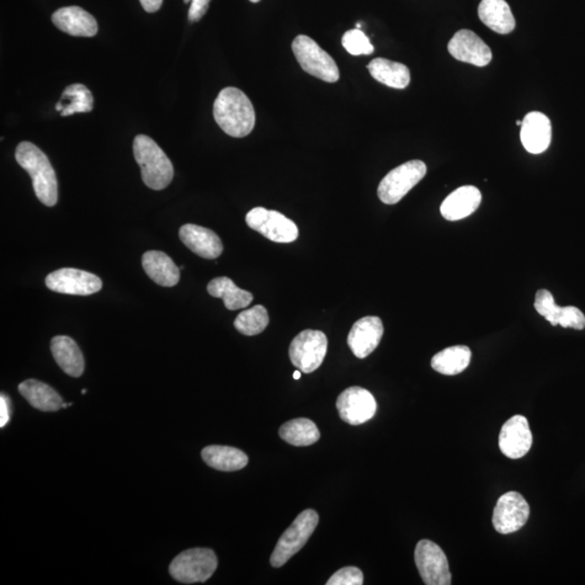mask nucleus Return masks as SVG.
<instances>
[{
  "instance_id": "nucleus-1",
  "label": "nucleus",
  "mask_w": 585,
  "mask_h": 585,
  "mask_svg": "<svg viewBox=\"0 0 585 585\" xmlns=\"http://www.w3.org/2000/svg\"><path fill=\"white\" fill-rule=\"evenodd\" d=\"M216 123L227 135L234 138L247 137L254 130L256 114L251 100L242 90L222 89L214 104Z\"/></svg>"
},
{
  "instance_id": "nucleus-2",
  "label": "nucleus",
  "mask_w": 585,
  "mask_h": 585,
  "mask_svg": "<svg viewBox=\"0 0 585 585\" xmlns=\"http://www.w3.org/2000/svg\"><path fill=\"white\" fill-rule=\"evenodd\" d=\"M15 159L31 176L37 199L46 206H55L58 202L57 176L46 154L33 143L23 141L15 150Z\"/></svg>"
},
{
  "instance_id": "nucleus-3",
  "label": "nucleus",
  "mask_w": 585,
  "mask_h": 585,
  "mask_svg": "<svg viewBox=\"0 0 585 585\" xmlns=\"http://www.w3.org/2000/svg\"><path fill=\"white\" fill-rule=\"evenodd\" d=\"M134 156L147 187L157 191L168 187L174 178L173 164L156 141L146 135H138L134 140Z\"/></svg>"
},
{
  "instance_id": "nucleus-4",
  "label": "nucleus",
  "mask_w": 585,
  "mask_h": 585,
  "mask_svg": "<svg viewBox=\"0 0 585 585\" xmlns=\"http://www.w3.org/2000/svg\"><path fill=\"white\" fill-rule=\"evenodd\" d=\"M218 566L214 551L196 547L180 553L169 566V573L176 581L193 584L205 582L216 572Z\"/></svg>"
},
{
  "instance_id": "nucleus-5",
  "label": "nucleus",
  "mask_w": 585,
  "mask_h": 585,
  "mask_svg": "<svg viewBox=\"0 0 585 585\" xmlns=\"http://www.w3.org/2000/svg\"><path fill=\"white\" fill-rule=\"evenodd\" d=\"M318 524L319 515L316 510L306 509L297 516L294 523L286 529L276 544L270 558L271 566L279 568L285 565L296 553L305 546Z\"/></svg>"
},
{
  "instance_id": "nucleus-6",
  "label": "nucleus",
  "mask_w": 585,
  "mask_h": 585,
  "mask_svg": "<svg viewBox=\"0 0 585 585\" xmlns=\"http://www.w3.org/2000/svg\"><path fill=\"white\" fill-rule=\"evenodd\" d=\"M292 52L302 70L327 83H337L339 70L334 58L315 40L306 35L297 36L292 44Z\"/></svg>"
},
{
  "instance_id": "nucleus-7",
  "label": "nucleus",
  "mask_w": 585,
  "mask_h": 585,
  "mask_svg": "<svg viewBox=\"0 0 585 585\" xmlns=\"http://www.w3.org/2000/svg\"><path fill=\"white\" fill-rule=\"evenodd\" d=\"M428 167L424 162L414 159L392 169L382 180L377 194L382 203L397 204L409 194L427 175Z\"/></svg>"
},
{
  "instance_id": "nucleus-8",
  "label": "nucleus",
  "mask_w": 585,
  "mask_h": 585,
  "mask_svg": "<svg viewBox=\"0 0 585 585\" xmlns=\"http://www.w3.org/2000/svg\"><path fill=\"white\" fill-rule=\"evenodd\" d=\"M328 351L326 334L315 329H305L292 340L290 359L302 374H312L323 363Z\"/></svg>"
},
{
  "instance_id": "nucleus-9",
  "label": "nucleus",
  "mask_w": 585,
  "mask_h": 585,
  "mask_svg": "<svg viewBox=\"0 0 585 585\" xmlns=\"http://www.w3.org/2000/svg\"><path fill=\"white\" fill-rule=\"evenodd\" d=\"M248 226L275 243H292L299 238L294 221L276 211L256 207L247 215Z\"/></svg>"
},
{
  "instance_id": "nucleus-10",
  "label": "nucleus",
  "mask_w": 585,
  "mask_h": 585,
  "mask_svg": "<svg viewBox=\"0 0 585 585\" xmlns=\"http://www.w3.org/2000/svg\"><path fill=\"white\" fill-rule=\"evenodd\" d=\"M419 576L428 585L451 584L449 562L445 552L433 541L421 540L414 552Z\"/></svg>"
},
{
  "instance_id": "nucleus-11",
  "label": "nucleus",
  "mask_w": 585,
  "mask_h": 585,
  "mask_svg": "<svg viewBox=\"0 0 585 585\" xmlns=\"http://www.w3.org/2000/svg\"><path fill=\"white\" fill-rule=\"evenodd\" d=\"M530 515L528 502L520 493L510 491L498 500L492 524L499 534L509 535L523 528Z\"/></svg>"
},
{
  "instance_id": "nucleus-12",
  "label": "nucleus",
  "mask_w": 585,
  "mask_h": 585,
  "mask_svg": "<svg viewBox=\"0 0 585 585\" xmlns=\"http://www.w3.org/2000/svg\"><path fill=\"white\" fill-rule=\"evenodd\" d=\"M46 286L60 294L88 296L103 289V281L87 271L63 268L47 275Z\"/></svg>"
},
{
  "instance_id": "nucleus-13",
  "label": "nucleus",
  "mask_w": 585,
  "mask_h": 585,
  "mask_svg": "<svg viewBox=\"0 0 585 585\" xmlns=\"http://www.w3.org/2000/svg\"><path fill=\"white\" fill-rule=\"evenodd\" d=\"M337 408L340 418L356 427L374 418L377 403L369 391L361 387H350L338 396Z\"/></svg>"
},
{
  "instance_id": "nucleus-14",
  "label": "nucleus",
  "mask_w": 585,
  "mask_h": 585,
  "mask_svg": "<svg viewBox=\"0 0 585 585\" xmlns=\"http://www.w3.org/2000/svg\"><path fill=\"white\" fill-rule=\"evenodd\" d=\"M448 50L456 60L476 67H486L492 60L490 48L470 30L456 32L449 41Z\"/></svg>"
},
{
  "instance_id": "nucleus-15",
  "label": "nucleus",
  "mask_w": 585,
  "mask_h": 585,
  "mask_svg": "<svg viewBox=\"0 0 585 585\" xmlns=\"http://www.w3.org/2000/svg\"><path fill=\"white\" fill-rule=\"evenodd\" d=\"M533 446V434L528 419L523 416L510 418L499 436L500 450L508 459L518 460L528 454Z\"/></svg>"
},
{
  "instance_id": "nucleus-16",
  "label": "nucleus",
  "mask_w": 585,
  "mask_h": 585,
  "mask_svg": "<svg viewBox=\"0 0 585 585\" xmlns=\"http://www.w3.org/2000/svg\"><path fill=\"white\" fill-rule=\"evenodd\" d=\"M535 308L539 315L544 317L553 327L561 326L574 329L585 328L584 313L577 307L556 305L554 297L547 290L536 292Z\"/></svg>"
},
{
  "instance_id": "nucleus-17",
  "label": "nucleus",
  "mask_w": 585,
  "mask_h": 585,
  "mask_svg": "<svg viewBox=\"0 0 585 585\" xmlns=\"http://www.w3.org/2000/svg\"><path fill=\"white\" fill-rule=\"evenodd\" d=\"M384 326L379 317H364L356 322L348 335V346L356 357H368L380 345Z\"/></svg>"
},
{
  "instance_id": "nucleus-18",
  "label": "nucleus",
  "mask_w": 585,
  "mask_h": 585,
  "mask_svg": "<svg viewBox=\"0 0 585 585\" xmlns=\"http://www.w3.org/2000/svg\"><path fill=\"white\" fill-rule=\"evenodd\" d=\"M520 140L531 154L544 153L552 140V124L549 117L541 112H530L521 124Z\"/></svg>"
},
{
  "instance_id": "nucleus-19",
  "label": "nucleus",
  "mask_w": 585,
  "mask_h": 585,
  "mask_svg": "<svg viewBox=\"0 0 585 585\" xmlns=\"http://www.w3.org/2000/svg\"><path fill=\"white\" fill-rule=\"evenodd\" d=\"M179 238L185 247L202 258L215 259L222 254L220 238L210 229L187 223L180 228Z\"/></svg>"
},
{
  "instance_id": "nucleus-20",
  "label": "nucleus",
  "mask_w": 585,
  "mask_h": 585,
  "mask_svg": "<svg viewBox=\"0 0 585 585\" xmlns=\"http://www.w3.org/2000/svg\"><path fill=\"white\" fill-rule=\"evenodd\" d=\"M52 22L65 33L77 37H93L98 33L97 21L81 7L71 6L57 10Z\"/></svg>"
},
{
  "instance_id": "nucleus-21",
  "label": "nucleus",
  "mask_w": 585,
  "mask_h": 585,
  "mask_svg": "<svg viewBox=\"0 0 585 585\" xmlns=\"http://www.w3.org/2000/svg\"><path fill=\"white\" fill-rule=\"evenodd\" d=\"M481 203V191L474 185H464L448 195L441 204L440 212L446 220L456 221L472 215Z\"/></svg>"
},
{
  "instance_id": "nucleus-22",
  "label": "nucleus",
  "mask_w": 585,
  "mask_h": 585,
  "mask_svg": "<svg viewBox=\"0 0 585 585\" xmlns=\"http://www.w3.org/2000/svg\"><path fill=\"white\" fill-rule=\"evenodd\" d=\"M50 349L57 364L65 374L72 377H79L84 374V356L74 339L63 335L53 338Z\"/></svg>"
},
{
  "instance_id": "nucleus-23",
  "label": "nucleus",
  "mask_w": 585,
  "mask_h": 585,
  "mask_svg": "<svg viewBox=\"0 0 585 585\" xmlns=\"http://www.w3.org/2000/svg\"><path fill=\"white\" fill-rule=\"evenodd\" d=\"M142 266L148 278L164 287H173L180 280V268L168 255L148 251L142 256Z\"/></svg>"
},
{
  "instance_id": "nucleus-24",
  "label": "nucleus",
  "mask_w": 585,
  "mask_h": 585,
  "mask_svg": "<svg viewBox=\"0 0 585 585\" xmlns=\"http://www.w3.org/2000/svg\"><path fill=\"white\" fill-rule=\"evenodd\" d=\"M482 22L499 34H509L515 29L516 21L505 0H482L478 7Z\"/></svg>"
},
{
  "instance_id": "nucleus-25",
  "label": "nucleus",
  "mask_w": 585,
  "mask_h": 585,
  "mask_svg": "<svg viewBox=\"0 0 585 585\" xmlns=\"http://www.w3.org/2000/svg\"><path fill=\"white\" fill-rule=\"evenodd\" d=\"M19 392L32 407L42 412H56L62 408V397L50 385L37 380H26Z\"/></svg>"
},
{
  "instance_id": "nucleus-26",
  "label": "nucleus",
  "mask_w": 585,
  "mask_h": 585,
  "mask_svg": "<svg viewBox=\"0 0 585 585\" xmlns=\"http://www.w3.org/2000/svg\"><path fill=\"white\" fill-rule=\"evenodd\" d=\"M207 465L221 472H236L248 464V456L240 449L227 446H209L202 451Z\"/></svg>"
},
{
  "instance_id": "nucleus-27",
  "label": "nucleus",
  "mask_w": 585,
  "mask_h": 585,
  "mask_svg": "<svg viewBox=\"0 0 585 585\" xmlns=\"http://www.w3.org/2000/svg\"><path fill=\"white\" fill-rule=\"evenodd\" d=\"M368 70L375 81L386 85L388 87L404 89L411 81L407 66L387 60V58H374L369 63Z\"/></svg>"
},
{
  "instance_id": "nucleus-28",
  "label": "nucleus",
  "mask_w": 585,
  "mask_h": 585,
  "mask_svg": "<svg viewBox=\"0 0 585 585\" xmlns=\"http://www.w3.org/2000/svg\"><path fill=\"white\" fill-rule=\"evenodd\" d=\"M207 292L216 299H222L228 310H243V308L251 305L253 302L252 292L238 289L234 282L227 276L212 280L207 285Z\"/></svg>"
},
{
  "instance_id": "nucleus-29",
  "label": "nucleus",
  "mask_w": 585,
  "mask_h": 585,
  "mask_svg": "<svg viewBox=\"0 0 585 585\" xmlns=\"http://www.w3.org/2000/svg\"><path fill=\"white\" fill-rule=\"evenodd\" d=\"M471 358V349L467 346H454L436 354L432 359V366L440 374L456 375L470 365Z\"/></svg>"
},
{
  "instance_id": "nucleus-30",
  "label": "nucleus",
  "mask_w": 585,
  "mask_h": 585,
  "mask_svg": "<svg viewBox=\"0 0 585 585\" xmlns=\"http://www.w3.org/2000/svg\"><path fill=\"white\" fill-rule=\"evenodd\" d=\"M94 98L90 90L83 84H73L65 89L56 110L61 116L88 113L93 111Z\"/></svg>"
},
{
  "instance_id": "nucleus-31",
  "label": "nucleus",
  "mask_w": 585,
  "mask_h": 585,
  "mask_svg": "<svg viewBox=\"0 0 585 585\" xmlns=\"http://www.w3.org/2000/svg\"><path fill=\"white\" fill-rule=\"evenodd\" d=\"M280 437L295 446H307L320 439L317 425L310 418H295L282 425Z\"/></svg>"
},
{
  "instance_id": "nucleus-32",
  "label": "nucleus",
  "mask_w": 585,
  "mask_h": 585,
  "mask_svg": "<svg viewBox=\"0 0 585 585\" xmlns=\"http://www.w3.org/2000/svg\"><path fill=\"white\" fill-rule=\"evenodd\" d=\"M269 324L268 311L264 306H255L244 310L234 321V328L247 337H254L265 331Z\"/></svg>"
},
{
  "instance_id": "nucleus-33",
  "label": "nucleus",
  "mask_w": 585,
  "mask_h": 585,
  "mask_svg": "<svg viewBox=\"0 0 585 585\" xmlns=\"http://www.w3.org/2000/svg\"><path fill=\"white\" fill-rule=\"evenodd\" d=\"M342 44L346 50L353 56H368L374 52L369 37L359 29L346 32Z\"/></svg>"
},
{
  "instance_id": "nucleus-34",
  "label": "nucleus",
  "mask_w": 585,
  "mask_h": 585,
  "mask_svg": "<svg viewBox=\"0 0 585 585\" xmlns=\"http://www.w3.org/2000/svg\"><path fill=\"white\" fill-rule=\"evenodd\" d=\"M328 585H363L364 573L357 567H345L335 572Z\"/></svg>"
},
{
  "instance_id": "nucleus-35",
  "label": "nucleus",
  "mask_w": 585,
  "mask_h": 585,
  "mask_svg": "<svg viewBox=\"0 0 585 585\" xmlns=\"http://www.w3.org/2000/svg\"><path fill=\"white\" fill-rule=\"evenodd\" d=\"M212 0H193L189 9L188 18L190 22H198L209 10Z\"/></svg>"
},
{
  "instance_id": "nucleus-36",
  "label": "nucleus",
  "mask_w": 585,
  "mask_h": 585,
  "mask_svg": "<svg viewBox=\"0 0 585 585\" xmlns=\"http://www.w3.org/2000/svg\"><path fill=\"white\" fill-rule=\"evenodd\" d=\"M10 419V404L8 397L4 396V393L0 397V428L6 427Z\"/></svg>"
},
{
  "instance_id": "nucleus-37",
  "label": "nucleus",
  "mask_w": 585,
  "mask_h": 585,
  "mask_svg": "<svg viewBox=\"0 0 585 585\" xmlns=\"http://www.w3.org/2000/svg\"><path fill=\"white\" fill-rule=\"evenodd\" d=\"M140 4L142 8L145 9L147 13L154 14L161 9L163 0H140Z\"/></svg>"
},
{
  "instance_id": "nucleus-38",
  "label": "nucleus",
  "mask_w": 585,
  "mask_h": 585,
  "mask_svg": "<svg viewBox=\"0 0 585 585\" xmlns=\"http://www.w3.org/2000/svg\"><path fill=\"white\" fill-rule=\"evenodd\" d=\"M301 372L302 371H300V370L294 372V374H292V376H294V380H300L301 379V377H302Z\"/></svg>"
},
{
  "instance_id": "nucleus-39",
  "label": "nucleus",
  "mask_w": 585,
  "mask_h": 585,
  "mask_svg": "<svg viewBox=\"0 0 585 585\" xmlns=\"http://www.w3.org/2000/svg\"><path fill=\"white\" fill-rule=\"evenodd\" d=\"M523 124V121H516V125L521 126Z\"/></svg>"
},
{
  "instance_id": "nucleus-40",
  "label": "nucleus",
  "mask_w": 585,
  "mask_h": 585,
  "mask_svg": "<svg viewBox=\"0 0 585 585\" xmlns=\"http://www.w3.org/2000/svg\"><path fill=\"white\" fill-rule=\"evenodd\" d=\"M249 2H251V3H253V4H257V3L260 2V0H249Z\"/></svg>"
},
{
  "instance_id": "nucleus-41",
  "label": "nucleus",
  "mask_w": 585,
  "mask_h": 585,
  "mask_svg": "<svg viewBox=\"0 0 585 585\" xmlns=\"http://www.w3.org/2000/svg\"><path fill=\"white\" fill-rule=\"evenodd\" d=\"M86 392H87L86 390H83V391H82L83 395H85V393H86Z\"/></svg>"
}]
</instances>
